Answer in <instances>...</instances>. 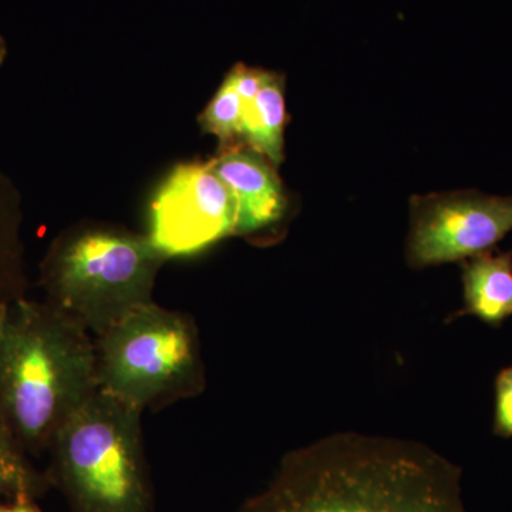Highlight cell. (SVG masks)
Listing matches in <instances>:
<instances>
[{
  "mask_svg": "<svg viewBox=\"0 0 512 512\" xmlns=\"http://www.w3.org/2000/svg\"><path fill=\"white\" fill-rule=\"evenodd\" d=\"M239 512H467L461 468L417 441L336 433L289 451Z\"/></svg>",
  "mask_w": 512,
  "mask_h": 512,
  "instance_id": "6da1fadb",
  "label": "cell"
},
{
  "mask_svg": "<svg viewBox=\"0 0 512 512\" xmlns=\"http://www.w3.org/2000/svg\"><path fill=\"white\" fill-rule=\"evenodd\" d=\"M97 392L92 333L28 296L0 308V417L26 454L49 450Z\"/></svg>",
  "mask_w": 512,
  "mask_h": 512,
  "instance_id": "7a4b0ae2",
  "label": "cell"
},
{
  "mask_svg": "<svg viewBox=\"0 0 512 512\" xmlns=\"http://www.w3.org/2000/svg\"><path fill=\"white\" fill-rule=\"evenodd\" d=\"M167 261L147 235L104 224L63 231L40 262L45 302L97 338L128 313L153 301Z\"/></svg>",
  "mask_w": 512,
  "mask_h": 512,
  "instance_id": "3957f363",
  "label": "cell"
},
{
  "mask_svg": "<svg viewBox=\"0 0 512 512\" xmlns=\"http://www.w3.org/2000/svg\"><path fill=\"white\" fill-rule=\"evenodd\" d=\"M141 414L99 390L57 431L52 473L73 512H151Z\"/></svg>",
  "mask_w": 512,
  "mask_h": 512,
  "instance_id": "277c9868",
  "label": "cell"
},
{
  "mask_svg": "<svg viewBox=\"0 0 512 512\" xmlns=\"http://www.w3.org/2000/svg\"><path fill=\"white\" fill-rule=\"evenodd\" d=\"M100 392L141 412L200 396V335L187 313L147 303L94 338Z\"/></svg>",
  "mask_w": 512,
  "mask_h": 512,
  "instance_id": "5b68a950",
  "label": "cell"
},
{
  "mask_svg": "<svg viewBox=\"0 0 512 512\" xmlns=\"http://www.w3.org/2000/svg\"><path fill=\"white\" fill-rule=\"evenodd\" d=\"M237 205L210 164L175 165L151 198L148 232L165 258L190 256L235 237Z\"/></svg>",
  "mask_w": 512,
  "mask_h": 512,
  "instance_id": "8992f818",
  "label": "cell"
},
{
  "mask_svg": "<svg viewBox=\"0 0 512 512\" xmlns=\"http://www.w3.org/2000/svg\"><path fill=\"white\" fill-rule=\"evenodd\" d=\"M512 231V197L477 191L413 197L407 259L414 268L464 262Z\"/></svg>",
  "mask_w": 512,
  "mask_h": 512,
  "instance_id": "52a82bcc",
  "label": "cell"
},
{
  "mask_svg": "<svg viewBox=\"0 0 512 512\" xmlns=\"http://www.w3.org/2000/svg\"><path fill=\"white\" fill-rule=\"evenodd\" d=\"M237 205L235 235L255 234L284 218L288 200L275 165L261 153L239 143L220 150L208 161Z\"/></svg>",
  "mask_w": 512,
  "mask_h": 512,
  "instance_id": "ba28073f",
  "label": "cell"
},
{
  "mask_svg": "<svg viewBox=\"0 0 512 512\" xmlns=\"http://www.w3.org/2000/svg\"><path fill=\"white\" fill-rule=\"evenodd\" d=\"M464 309L491 326L512 316V251L485 252L463 262Z\"/></svg>",
  "mask_w": 512,
  "mask_h": 512,
  "instance_id": "9c48e42d",
  "label": "cell"
},
{
  "mask_svg": "<svg viewBox=\"0 0 512 512\" xmlns=\"http://www.w3.org/2000/svg\"><path fill=\"white\" fill-rule=\"evenodd\" d=\"M285 126V80L275 73L258 96L245 104L241 143L254 148L278 167L285 158Z\"/></svg>",
  "mask_w": 512,
  "mask_h": 512,
  "instance_id": "30bf717a",
  "label": "cell"
},
{
  "mask_svg": "<svg viewBox=\"0 0 512 512\" xmlns=\"http://www.w3.org/2000/svg\"><path fill=\"white\" fill-rule=\"evenodd\" d=\"M22 205L16 188L0 174V308L26 296Z\"/></svg>",
  "mask_w": 512,
  "mask_h": 512,
  "instance_id": "8fae6325",
  "label": "cell"
},
{
  "mask_svg": "<svg viewBox=\"0 0 512 512\" xmlns=\"http://www.w3.org/2000/svg\"><path fill=\"white\" fill-rule=\"evenodd\" d=\"M43 478L30 466L25 450L0 417V497L32 501L43 490Z\"/></svg>",
  "mask_w": 512,
  "mask_h": 512,
  "instance_id": "7c38bea8",
  "label": "cell"
},
{
  "mask_svg": "<svg viewBox=\"0 0 512 512\" xmlns=\"http://www.w3.org/2000/svg\"><path fill=\"white\" fill-rule=\"evenodd\" d=\"M244 109V101L234 84L228 76L225 77L200 117L202 131L218 138L220 150L241 143Z\"/></svg>",
  "mask_w": 512,
  "mask_h": 512,
  "instance_id": "4fadbf2b",
  "label": "cell"
},
{
  "mask_svg": "<svg viewBox=\"0 0 512 512\" xmlns=\"http://www.w3.org/2000/svg\"><path fill=\"white\" fill-rule=\"evenodd\" d=\"M495 434L512 437V367L504 369L495 382Z\"/></svg>",
  "mask_w": 512,
  "mask_h": 512,
  "instance_id": "5bb4252c",
  "label": "cell"
},
{
  "mask_svg": "<svg viewBox=\"0 0 512 512\" xmlns=\"http://www.w3.org/2000/svg\"><path fill=\"white\" fill-rule=\"evenodd\" d=\"M274 74L275 72L238 63L229 70L227 76L231 79L244 104H249L264 89L265 84L274 77Z\"/></svg>",
  "mask_w": 512,
  "mask_h": 512,
  "instance_id": "9a60e30c",
  "label": "cell"
},
{
  "mask_svg": "<svg viewBox=\"0 0 512 512\" xmlns=\"http://www.w3.org/2000/svg\"><path fill=\"white\" fill-rule=\"evenodd\" d=\"M0 512H40L32 501H13L10 505L0 504Z\"/></svg>",
  "mask_w": 512,
  "mask_h": 512,
  "instance_id": "2e32d148",
  "label": "cell"
},
{
  "mask_svg": "<svg viewBox=\"0 0 512 512\" xmlns=\"http://www.w3.org/2000/svg\"><path fill=\"white\" fill-rule=\"evenodd\" d=\"M6 56H8V45H6V40L0 36V67L5 63Z\"/></svg>",
  "mask_w": 512,
  "mask_h": 512,
  "instance_id": "e0dca14e",
  "label": "cell"
}]
</instances>
